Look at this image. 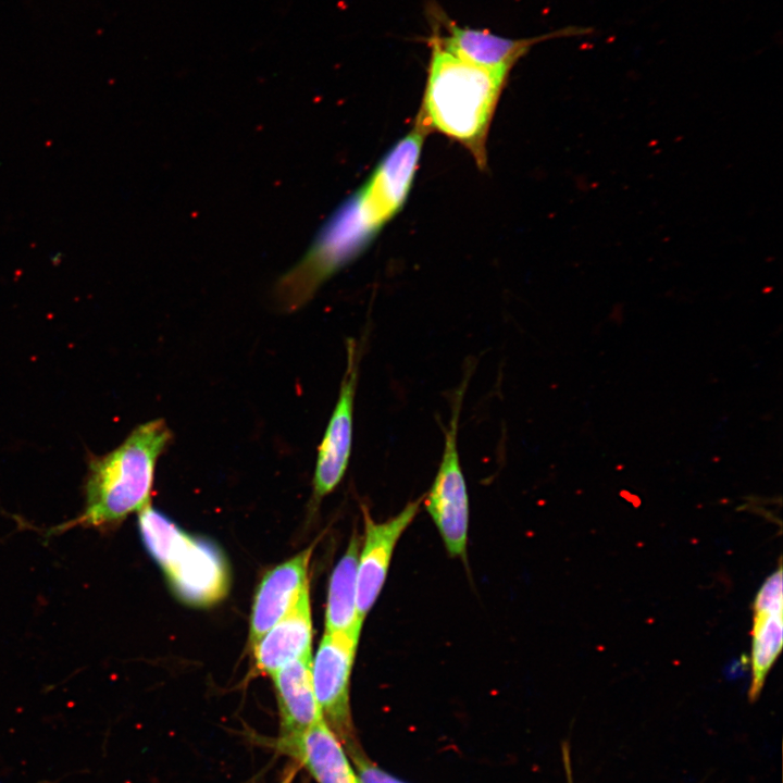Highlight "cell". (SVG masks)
<instances>
[{"label":"cell","instance_id":"1","mask_svg":"<svg viewBox=\"0 0 783 783\" xmlns=\"http://www.w3.org/2000/svg\"><path fill=\"white\" fill-rule=\"evenodd\" d=\"M418 151L396 144L366 182L321 228L303 257L275 286L278 307L293 312L303 307L336 272L353 261L382 227L402 208L419 164Z\"/></svg>","mask_w":783,"mask_h":783},{"label":"cell","instance_id":"2","mask_svg":"<svg viewBox=\"0 0 783 783\" xmlns=\"http://www.w3.org/2000/svg\"><path fill=\"white\" fill-rule=\"evenodd\" d=\"M431 58L418 122L467 148L477 164H486L492 117L509 70L468 62L427 38Z\"/></svg>","mask_w":783,"mask_h":783},{"label":"cell","instance_id":"3","mask_svg":"<svg viewBox=\"0 0 783 783\" xmlns=\"http://www.w3.org/2000/svg\"><path fill=\"white\" fill-rule=\"evenodd\" d=\"M173 438L163 419L147 421L112 451L88 463L86 504L76 521L107 527L150 505L159 458Z\"/></svg>","mask_w":783,"mask_h":783},{"label":"cell","instance_id":"4","mask_svg":"<svg viewBox=\"0 0 783 783\" xmlns=\"http://www.w3.org/2000/svg\"><path fill=\"white\" fill-rule=\"evenodd\" d=\"M138 513L140 535L149 554L182 599L207 606L225 596L228 573L214 547L190 537L150 505Z\"/></svg>","mask_w":783,"mask_h":783},{"label":"cell","instance_id":"5","mask_svg":"<svg viewBox=\"0 0 783 783\" xmlns=\"http://www.w3.org/2000/svg\"><path fill=\"white\" fill-rule=\"evenodd\" d=\"M467 381L457 390L445 430V446L437 474L426 495L425 508L435 523L447 552L465 558L469 531V496L457 437Z\"/></svg>","mask_w":783,"mask_h":783},{"label":"cell","instance_id":"6","mask_svg":"<svg viewBox=\"0 0 783 783\" xmlns=\"http://www.w3.org/2000/svg\"><path fill=\"white\" fill-rule=\"evenodd\" d=\"M359 636L325 632L311 663L313 691L323 719L344 747L358 742L349 686Z\"/></svg>","mask_w":783,"mask_h":783},{"label":"cell","instance_id":"7","mask_svg":"<svg viewBox=\"0 0 783 783\" xmlns=\"http://www.w3.org/2000/svg\"><path fill=\"white\" fill-rule=\"evenodd\" d=\"M432 17L440 28H444V32L433 25L430 38L437 41L445 50L483 67L509 71L534 45L540 41L585 36L593 32V28L586 26H567L531 38L511 39L486 29L460 27L438 9H433Z\"/></svg>","mask_w":783,"mask_h":783},{"label":"cell","instance_id":"8","mask_svg":"<svg viewBox=\"0 0 783 783\" xmlns=\"http://www.w3.org/2000/svg\"><path fill=\"white\" fill-rule=\"evenodd\" d=\"M347 364L336 405L320 444L314 475L313 499L318 504L343 480L351 453L353 407L359 376L360 349L355 339H347Z\"/></svg>","mask_w":783,"mask_h":783},{"label":"cell","instance_id":"9","mask_svg":"<svg viewBox=\"0 0 783 783\" xmlns=\"http://www.w3.org/2000/svg\"><path fill=\"white\" fill-rule=\"evenodd\" d=\"M423 497L406 505L383 522L373 521L363 507L364 538L357 566V610L363 622L384 586L391 556L402 533L414 520Z\"/></svg>","mask_w":783,"mask_h":783},{"label":"cell","instance_id":"10","mask_svg":"<svg viewBox=\"0 0 783 783\" xmlns=\"http://www.w3.org/2000/svg\"><path fill=\"white\" fill-rule=\"evenodd\" d=\"M313 547L276 566L262 577L251 611L249 641L252 646L279 621L309 586V564Z\"/></svg>","mask_w":783,"mask_h":783},{"label":"cell","instance_id":"11","mask_svg":"<svg viewBox=\"0 0 783 783\" xmlns=\"http://www.w3.org/2000/svg\"><path fill=\"white\" fill-rule=\"evenodd\" d=\"M751 638V682L748 697L756 700L766 678L776 660L783 639L782 568L770 574L759 588L754 601Z\"/></svg>","mask_w":783,"mask_h":783},{"label":"cell","instance_id":"12","mask_svg":"<svg viewBox=\"0 0 783 783\" xmlns=\"http://www.w3.org/2000/svg\"><path fill=\"white\" fill-rule=\"evenodd\" d=\"M275 748L296 759L316 783H361L345 747L324 719L298 736L276 739Z\"/></svg>","mask_w":783,"mask_h":783},{"label":"cell","instance_id":"13","mask_svg":"<svg viewBox=\"0 0 783 783\" xmlns=\"http://www.w3.org/2000/svg\"><path fill=\"white\" fill-rule=\"evenodd\" d=\"M312 619L309 586L291 609L251 647L254 668L273 675L286 664L311 654Z\"/></svg>","mask_w":783,"mask_h":783},{"label":"cell","instance_id":"14","mask_svg":"<svg viewBox=\"0 0 783 783\" xmlns=\"http://www.w3.org/2000/svg\"><path fill=\"white\" fill-rule=\"evenodd\" d=\"M311 663L310 654L272 675L278 705V741L298 736L323 719L313 691Z\"/></svg>","mask_w":783,"mask_h":783},{"label":"cell","instance_id":"15","mask_svg":"<svg viewBox=\"0 0 783 783\" xmlns=\"http://www.w3.org/2000/svg\"><path fill=\"white\" fill-rule=\"evenodd\" d=\"M360 547L361 537L355 533L332 573L325 612L326 633L360 635L363 624L357 610V566Z\"/></svg>","mask_w":783,"mask_h":783},{"label":"cell","instance_id":"16","mask_svg":"<svg viewBox=\"0 0 783 783\" xmlns=\"http://www.w3.org/2000/svg\"><path fill=\"white\" fill-rule=\"evenodd\" d=\"M361 783H407L380 768L360 746L359 742L346 748Z\"/></svg>","mask_w":783,"mask_h":783},{"label":"cell","instance_id":"17","mask_svg":"<svg viewBox=\"0 0 783 783\" xmlns=\"http://www.w3.org/2000/svg\"><path fill=\"white\" fill-rule=\"evenodd\" d=\"M562 759H563V765H564V769H566L568 783H573L572 771H571V761H570V751H569L568 743H563Z\"/></svg>","mask_w":783,"mask_h":783},{"label":"cell","instance_id":"18","mask_svg":"<svg viewBox=\"0 0 783 783\" xmlns=\"http://www.w3.org/2000/svg\"><path fill=\"white\" fill-rule=\"evenodd\" d=\"M297 772V767L293 766L286 770V773L282 778L279 783H293Z\"/></svg>","mask_w":783,"mask_h":783}]
</instances>
